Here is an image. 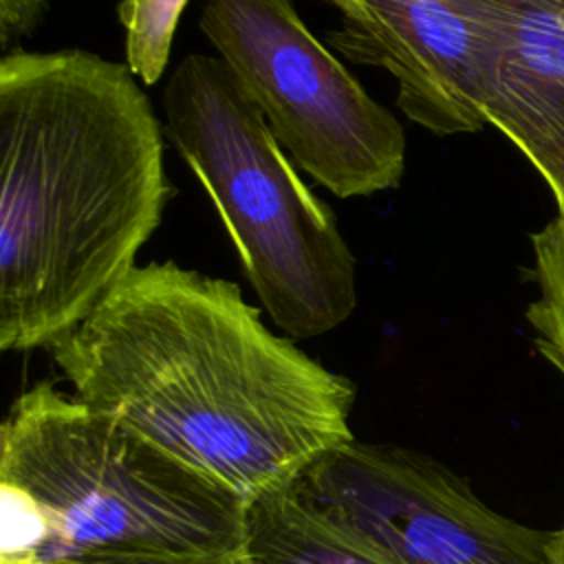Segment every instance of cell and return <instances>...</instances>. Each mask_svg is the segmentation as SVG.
I'll return each instance as SVG.
<instances>
[{
  "mask_svg": "<svg viewBox=\"0 0 564 564\" xmlns=\"http://www.w3.org/2000/svg\"><path fill=\"white\" fill-rule=\"evenodd\" d=\"M163 126L126 62L0 59V348H51L121 282L163 218Z\"/></svg>",
  "mask_w": 564,
  "mask_h": 564,
  "instance_id": "cell-2",
  "label": "cell"
},
{
  "mask_svg": "<svg viewBox=\"0 0 564 564\" xmlns=\"http://www.w3.org/2000/svg\"><path fill=\"white\" fill-rule=\"evenodd\" d=\"M48 350L79 401L247 502L355 438L350 379L174 260L137 264Z\"/></svg>",
  "mask_w": 564,
  "mask_h": 564,
  "instance_id": "cell-1",
  "label": "cell"
},
{
  "mask_svg": "<svg viewBox=\"0 0 564 564\" xmlns=\"http://www.w3.org/2000/svg\"><path fill=\"white\" fill-rule=\"evenodd\" d=\"M174 560L165 557H79V560H64L55 564H172Z\"/></svg>",
  "mask_w": 564,
  "mask_h": 564,
  "instance_id": "cell-14",
  "label": "cell"
},
{
  "mask_svg": "<svg viewBox=\"0 0 564 564\" xmlns=\"http://www.w3.org/2000/svg\"><path fill=\"white\" fill-rule=\"evenodd\" d=\"M339 26L326 44L397 82L401 112L432 134L487 126V37L476 0H322Z\"/></svg>",
  "mask_w": 564,
  "mask_h": 564,
  "instance_id": "cell-7",
  "label": "cell"
},
{
  "mask_svg": "<svg viewBox=\"0 0 564 564\" xmlns=\"http://www.w3.org/2000/svg\"><path fill=\"white\" fill-rule=\"evenodd\" d=\"M0 480L48 516L40 564L247 551V500L46 381L22 392L2 423Z\"/></svg>",
  "mask_w": 564,
  "mask_h": 564,
  "instance_id": "cell-3",
  "label": "cell"
},
{
  "mask_svg": "<svg viewBox=\"0 0 564 564\" xmlns=\"http://www.w3.org/2000/svg\"><path fill=\"white\" fill-rule=\"evenodd\" d=\"M200 31L300 170L339 198L392 189L405 132L291 0H205Z\"/></svg>",
  "mask_w": 564,
  "mask_h": 564,
  "instance_id": "cell-5",
  "label": "cell"
},
{
  "mask_svg": "<svg viewBox=\"0 0 564 564\" xmlns=\"http://www.w3.org/2000/svg\"><path fill=\"white\" fill-rule=\"evenodd\" d=\"M487 37L482 112L564 214V0H476Z\"/></svg>",
  "mask_w": 564,
  "mask_h": 564,
  "instance_id": "cell-8",
  "label": "cell"
},
{
  "mask_svg": "<svg viewBox=\"0 0 564 564\" xmlns=\"http://www.w3.org/2000/svg\"><path fill=\"white\" fill-rule=\"evenodd\" d=\"M163 115L271 322L291 339L344 324L357 308V260L229 66L185 55L163 88Z\"/></svg>",
  "mask_w": 564,
  "mask_h": 564,
  "instance_id": "cell-4",
  "label": "cell"
},
{
  "mask_svg": "<svg viewBox=\"0 0 564 564\" xmlns=\"http://www.w3.org/2000/svg\"><path fill=\"white\" fill-rule=\"evenodd\" d=\"M293 482L388 564H553L555 531L494 511L443 463L394 443L352 438Z\"/></svg>",
  "mask_w": 564,
  "mask_h": 564,
  "instance_id": "cell-6",
  "label": "cell"
},
{
  "mask_svg": "<svg viewBox=\"0 0 564 564\" xmlns=\"http://www.w3.org/2000/svg\"><path fill=\"white\" fill-rule=\"evenodd\" d=\"M172 564H256L247 551L236 555H218V557H194V560H174Z\"/></svg>",
  "mask_w": 564,
  "mask_h": 564,
  "instance_id": "cell-15",
  "label": "cell"
},
{
  "mask_svg": "<svg viewBox=\"0 0 564 564\" xmlns=\"http://www.w3.org/2000/svg\"><path fill=\"white\" fill-rule=\"evenodd\" d=\"M531 280L538 295L524 315L535 348L564 377V214L531 234Z\"/></svg>",
  "mask_w": 564,
  "mask_h": 564,
  "instance_id": "cell-10",
  "label": "cell"
},
{
  "mask_svg": "<svg viewBox=\"0 0 564 564\" xmlns=\"http://www.w3.org/2000/svg\"><path fill=\"white\" fill-rule=\"evenodd\" d=\"M46 9L48 0H0V46L9 53L13 44L31 35Z\"/></svg>",
  "mask_w": 564,
  "mask_h": 564,
  "instance_id": "cell-13",
  "label": "cell"
},
{
  "mask_svg": "<svg viewBox=\"0 0 564 564\" xmlns=\"http://www.w3.org/2000/svg\"><path fill=\"white\" fill-rule=\"evenodd\" d=\"M187 0H121L117 7L126 37V64L137 79L154 86L170 62L174 33Z\"/></svg>",
  "mask_w": 564,
  "mask_h": 564,
  "instance_id": "cell-11",
  "label": "cell"
},
{
  "mask_svg": "<svg viewBox=\"0 0 564 564\" xmlns=\"http://www.w3.org/2000/svg\"><path fill=\"white\" fill-rule=\"evenodd\" d=\"M551 562L564 564V524H562V529L555 531V538L551 544Z\"/></svg>",
  "mask_w": 564,
  "mask_h": 564,
  "instance_id": "cell-16",
  "label": "cell"
},
{
  "mask_svg": "<svg viewBox=\"0 0 564 564\" xmlns=\"http://www.w3.org/2000/svg\"><path fill=\"white\" fill-rule=\"evenodd\" d=\"M245 546L256 564H388L311 505L293 480L247 502Z\"/></svg>",
  "mask_w": 564,
  "mask_h": 564,
  "instance_id": "cell-9",
  "label": "cell"
},
{
  "mask_svg": "<svg viewBox=\"0 0 564 564\" xmlns=\"http://www.w3.org/2000/svg\"><path fill=\"white\" fill-rule=\"evenodd\" d=\"M51 542L42 505L22 487L0 480V564H40Z\"/></svg>",
  "mask_w": 564,
  "mask_h": 564,
  "instance_id": "cell-12",
  "label": "cell"
}]
</instances>
